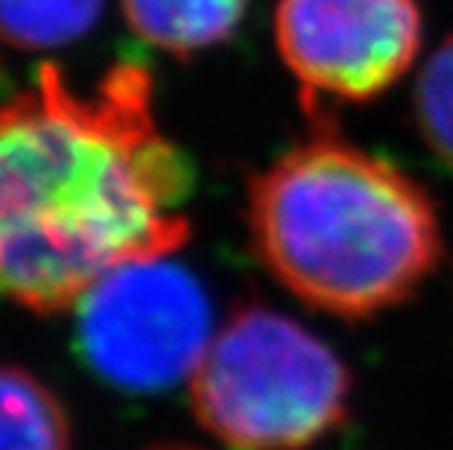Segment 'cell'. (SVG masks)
<instances>
[{
  "label": "cell",
  "instance_id": "cell-1",
  "mask_svg": "<svg viewBox=\"0 0 453 450\" xmlns=\"http://www.w3.org/2000/svg\"><path fill=\"white\" fill-rule=\"evenodd\" d=\"M190 170L141 65L76 94L44 65L0 109V299L65 310L118 266L179 252Z\"/></svg>",
  "mask_w": 453,
  "mask_h": 450
},
{
  "label": "cell",
  "instance_id": "cell-2",
  "mask_svg": "<svg viewBox=\"0 0 453 450\" xmlns=\"http://www.w3.org/2000/svg\"><path fill=\"white\" fill-rule=\"evenodd\" d=\"M313 135L249 185L252 246L284 290L340 319L398 308L441 257L436 208L416 179L345 141L325 103Z\"/></svg>",
  "mask_w": 453,
  "mask_h": 450
},
{
  "label": "cell",
  "instance_id": "cell-3",
  "mask_svg": "<svg viewBox=\"0 0 453 450\" xmlns=\"http://www.w3.org/2000/svg\"><path fill=\"white\" fill-rule=\"evenodd\" d=\"M345 362L290 316L237 310L190 375L199 424L231 450H307L349 416Z\"/></svg>",
  "mask_w": 453,
  "mask_h": 450
},
{
  "label": "cell",
  "instance_id": "cell-4",
  "mask_svg": "<svg viewBox=\"0 0 453 450\" xmlns=\"http://www.w3.org/2000/svg\"><path fill=\"white\" fill-rule=\"evenodd\" d=\"M167 257L123 263L76 301L85 357L118 386H173L194 375L214 339L205 290Z\"/></svg>",
  "mask_w": 453,
  "mask_h": 450
},
{
  "label": "cell",
  "instance_id": "cell-5",
  "mask_svg": "<svg viewBox=\"0 0 453 450\" xmlns=\"http://www.w3.org/2000/svg\"><path fill=\"white\" fill-rule=\"evenodd\" d=\"M418 0H278L275 44L302 103H365L389 91L421 50Z\"/></svg>",
  "mask_w": 453,
  "mask_h": 450
},
{
  "label": "cell",
  "instance_id": "cell-6",
  "mask_svg": "<svg viewBox=\"0 0 453 450\" xmlns=\"http://www.w3.org/2000/svg\"><path fill=\"white\" fill-rule=\"evenodd\" d=\"M120 6L147 44L173 56H194L234 35L249 0H120Z\"/></svg>",
  "mask_w": 453,
  "mask_h": 450
},
{
  "label": "cell",
  "instance_id": "cell-7",
  "mask_svg": "<svg viewBox=\"0 0 453 450\" xmlns=\"http://www.w3.org/2000/svg\"><path fill=\"white\" fill-rule=\"evenodd\" d=\"M0 450H67V418L44 383L0 366Z\"/></svg>",
  "mask_w": 453,
  "mask_h": 450
},
{
  "label": "cell",
  "instance_id": "cell-8",
  "mask_svg": "<svg viewBox=\"0 0 453 450\" xmlns=\"http://www.w3.org/2000/svg\"><path fill=\"white\" fill-rule=\"evenodd\" d=\"M103 0H0V42L21 50L62 47L88 33Z\"/></svg>",
  "mask_w": 453,
  "mask_h": 450
},
{
  "label": "cell",
  "instance_id": "cell-9",
  "mask_svg": "<svg viewBox=\"0 0 453 450\" xmlns=\"http://www.w3.org/2000/svg\"><path fill=\"white\" fill-rule=\"evenodd\" d=\"M416 123L427 147L453 167V35L439 44L416 85Z\"/></svg>",
  "mask_w": 453,
  "mask_h": 450
},
{
  "label": "cell",
  "instance_id": "cell-10",
  "mask_svg": "<svg viewBox=\"0 0 453 450\" xmlns=\"http://www.w3.org/2000/svg\"><path fill=\"white\" fill-rule=\"evenodd\" d=\"M156 450H196V447H156Z\"/></svg>",
  "mask_w": 453,
  "mask_h": 450
}]
</instances>
